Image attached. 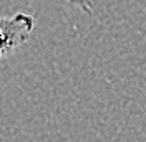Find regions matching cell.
Wrapping results in <instances>:
<instances>
[{
	"instance_id": "2",
	"label": "cell",
	"mask_w": 146,
	"mask_h": 142,
	"mask_svg": "<svg viewBox=\"0 0 146 142\" xmlns=\"http://www.w3.org/2000/svg\"><path fill=\"white\" fill-rule=\"evenodd\" d=\"M66 2H68L72 7L85 12L86 15H91V13H93V0H66Z\"/></svg>"
},
{
	"instance_id": "1",
	"label": "cell",
	"mask_w": 146,
	"mask_h": 142,
	"mask_svg": "<svg viewBox=\"0 0 146 142\" xmlns=\"http://www.w3.org/2000/svg\"><path fill=\"white\" fill-rule=\"evenodd\" d=\"M35 28V18L27 13L0 17V60L7 58L30 40Z\"/></svg>"
}]
</instances>
